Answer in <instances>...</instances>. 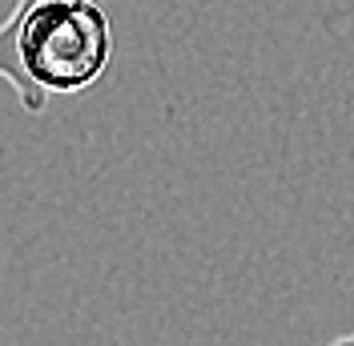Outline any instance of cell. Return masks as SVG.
<instances>
[{
    "instance_id": "obj_2",
    "label": "cell",
    "mask_w": 354,
    "mask_h": 346,
    "mask_svg": "<svg viewBox=\"0 0 354 346\" xmlns=\"http://www.w3.org/2000/svg\"><path fill=\"white\" fill-rule=\"evenodd\" d=\"M326 346H354V334H342V338H334V343H326Z\"/></svg>"
},
{
    "instance_id": "obj_1",
    "label": "cell",
    "mask_w": 354,
    "mask_h": 346,
    "mask_svg": "<svg viewBox=\"0 0 354 346\" xmlns=\"http://www.w3.org/2000/svg\"><path fill=\"white\" fill-rule=\"evenodd\" d=\"M113 65V21L97 0H17L0 21V81L24 113L88 93Z\"/></svg>"
}]
</instances>
